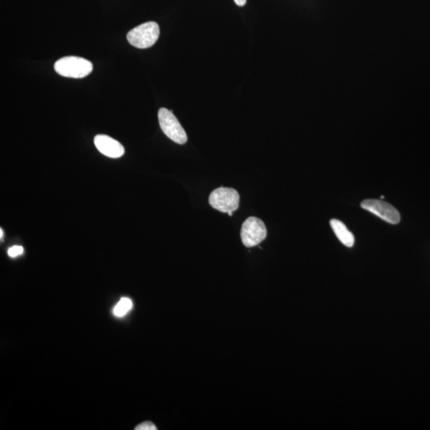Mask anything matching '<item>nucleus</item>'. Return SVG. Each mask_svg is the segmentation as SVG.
I'll return each mask as SVG.
<instances>
[{"mask_svg": "<svg viewBox=\"0 0 430 430\" xmlns=\"http://www.w3.org/2000/svg\"><path fill=\"white\" fill-rule=\"evenodd\" d=\"M239 7L245 6L247 0H233Z\"/></svg>", "mask_w": 430, "mask_h": 430, "instance_id": "12", "label": "nucleus"}, {"mask_svg": "<svg viewBox=\"0 0 430 430\" xmlns=\"http://www.w3.org/2000/svg\"><path fill=\"white\" fill-rule=\"evenodd\" d=\"M158 118L161 130L170 140L178 145H184L188 141V135L179 121L170 111L165 108L159 110Z\"/></svg>", "mask_w": 430, "mask_h": 430, "instance_id": "3", "label": "nucleus"}, {"mask_svg": "<svg viewBox=\"0 0 430 430\" xmlns=\"http://www.w3.org/2000/svg\"><path fill=\"white\" fill-rule=\"evenodd\" d=\"M94 145L100 153L110 158H120L125 154L123 145L109 136H96L94 138Z\"/></svg>", "mask_w": 430, "mask_h": 430, "instance_id": "7", "label": "nucleus"}, {"mask_svg": "<svg viewBox=\"0 0 430 430\" xmlns=\"http://www.w3.org/2000/svg\"><path fill=\"white\" fill-rule=\"evenodd\" d=\"M132 309V302L129 298H122L114 307V315L118 317L124 316Z\"/></svg>", "mask_w": 430, "mask_h": 430, "instance_id": "9", "label": "nucleus"}, {"mask_svg": "<svg viewBox=\"0 0 430 430\" xmlns=\"http://www.w3.org/2000/svg\"><path fill=\"white\" fill-rule=\"evenodd\" d=\"M330 225L334 233V235L338 238L344 246L348 247H352L355 243V237L353 233L350 232L346 225L341 221L338 220H332L330 221Z\"/></svg>", "mask_w": 430, "mask_h": 430, "instance_id": "8", "label": "nucleus"}, {"mask_svg": "<svg viewBox=\"0 0 430 430\" xmlns=\"http://www.w3.org/2000/svg\"><path fill=\"white\" fill-rule=\"evenodd\" d=\"M55 70L60 75L71 78H83L93 70V63L81 57L68 56L55 64Z\"/></svg>", "mask_w": 430, "mask_h": 430, "instance_id": "1", "label": "nucleus"}, {"mask_svg": "<svg viewBox=\"0 0 430 430\" xmlns=\"http://www.w3.org/2000/svg\"><path fill=\"white\" fill-rule=\"evenodd\" d=\"M0 233H1V235H0V237H1V239L3 238V230H0Z\"/></svg>", "mask_w": 430, "mask_h": 430, "instance_id": "13", "label": "nucleus"}, {"mask_svg": "<svg viewBox=\"0 0 430 430\" xmlns=\"http://www.w3.org/2000/svg\"><path fill=\"white\" fill-rule=\"evenodd\" d=\"M209 204L214 209L222 213H229L238 209L240 195L233 188H217L210 195Z\"/></svg>", "mask_w": 430, "mask_h": 430, "instance_id": "4", "label": "nucleus"}, {"mask_svg": "<svg viewBox=\"0 0 430 430\" xmlns=\"http://www.w3.org/2000/svg\"><path fill=\"white\" fill-rule=\"evenodd\" d=\"M24 251V249L22 247L15 246L9 249L8 255L10 257L15 258L22 254Z\"/></svg>", "mask_w": 430, "mask_h": 430, "instance_id": "10", "label": "nucleus"}, {"mask_svg": "<svg viewBox=\"0 0 430 430\" xmlns=\"http://www.w3.org/2000/svg\"><path fill=\"white\" fill-rule=\"evenodd\" d=\"M363 209L370 212L391 224H397L401 215L394 206L379 199H366L361 203Z\"/></svg>", "mask_w": 430, "mask_h": 430, "instance_id": "6", "label": "nucleus"}, {"mask_svg": "<svg viewBox=\"0 0 430 430\" xmlns=\"http://www.w3.org/2000/svg\"><path fill=\"white\" fill-rule=\"evenodd\" d=\"M159 36V26L156 22H147L131 30L127 42L138 49H147L156 44Z\"/></svg>", "mask_w": 430, "mask_h": 430, "instance_id": "2", "label": "nucleus"}, {"mask_svg": "<svg viewBox=\"0 0 430 430\" xmlns=\"http://www.w3.org/2000/svg\"><path fill=\"white\" fill-rule=\"evenodd\" d=\"M136 430H156L155 424L151 422H143L135 428Z\"/></svg>", "mask_w": 430, "mask_h": 430, "instance_id": "11", "label": "nucleus"}, {"mask_svg": "<svg viewBox=\"0 0 430 430\" xmlns=\"http://www.w3.org/2000/svg\"><path fill=\"white\" fill-rule=\"evenodd\" d=\"M267 237V229L262 220L256 217H249L243 222L241 238L246 247L258 246Z\"/></svg>", "mask_w": 430, "mask_h": 430, "instance_id": "5", "label": "nucleus"}]
</instances>
